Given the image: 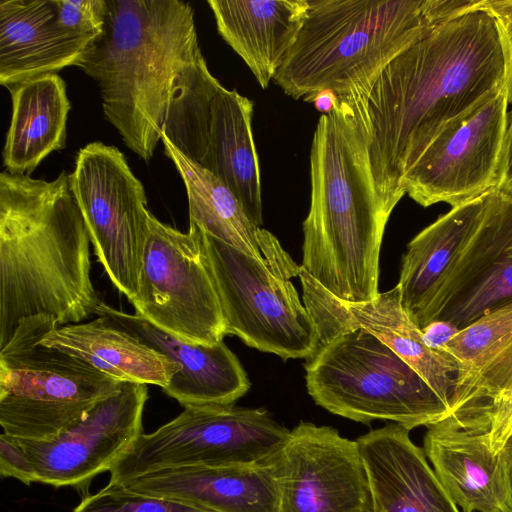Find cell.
Segmentation results:
<instances>
[{
    "label": "cell",
    "mask_w": 512,
    "mask_h": 512,
    "mask_svg": "<svg viewBox=\"0 0 512 512\" xmlns=\"http://www.w3.org/2000/svg\"><path fill=\"white\" fill-rule=\"evenodd\" d=\"M507 82L497 23L477 6L431 30L393 59L368 95L376 191L392 212L402 179L452 121Z\"/></svg>",
    "instance_id": "cell-1"
},
{
    "label": "cell",
    "mask_w": 512,
    "mask_h": 512,
    "mask_svg": "<svg viewBox=\"0 0 512 512\" xmlns=\"http://www.w3.org/2000/svg\"><path fill=\"white\" fill-rule=\"evenodd\" d=\"M369 93L339 96L334 109L320 116L310 151V209L302 224L301 268L349 303L380 293V250L391 215L372 173Z\"/></svg>",
    "instance_id": "cell-2"
},
{
    "label": "cell",
    "mask_w": 512,
    "mask_h": 512,
    "mask_svg": "<svg viewBox=\"0 0 512 512\" xmlns=\"http://www.w3.org/2000/svg\"><path fill=\"white\" fill-rule=\"evenodd\" d=\"M90 244L70 174L1 172L0 349L23 318L46 314L65 326L96 314Z\"/></svg>",
    "instance_id": "cell-3"
},
{
    "label": "cell",
    "mask_w": 512,
    "mask_h": 512,
    "mask_svg": "<svg viewBox=\"0 0 512 512\" xmlns=\"http://www.w3.org/2000/svg\"><path fill=\"white\" fill-rule=\"evenodd\" d=\"M103 33L80 68L98 85L105 118L149 161L174 86L201 52L194 9L181 0H107Z\"/></svg>",
    "instance_id": "cell-4"
},
{
    "label": "cell",
    "mask_w": 512,
    "mask_h": 512,
    "mask_svg": "<svg viewBox=\"0 0 512 512\" xmlns=\"http://www.w3.org/2000/svg\"><path fill=\"white\" fill-rule=\"evenodd\" d=\"M307 19L273 82L308 102L370 89L400 53L479 0H308Z\"/></svg>",
    "instance_id": "cell-5"
},
{
    "label": "cell",
    "mask_w": 512,
    "mask_h": 512,
    "mask_svg": "<svg viewBox=\"0 0 512 512\" xmlns=\"http://www.w3.org/2000/svg\"><path fill=\"white\" fill-rule=\"evenodd\" d=\"M304 369L313 401L356 422L385 420L411 430L435 424L451 412L413 368L364 328L320 342Z\"/></svg>",
    "instance_id": "cell-6"
},
{
    "label": "cell",
    "mask_w": 512,
    "mask_h": 512,
    "mask_svg": "<svg viewBox=\"0 0 512 512\" xmlns=\"http://www.w3.org/2000/svg\"><path fill=\"white\" fill-rule=\"evenodd\" d=\"M50 315L21 319L0 349V424L16 439L49 441L122 385L89 363L46 346Z\"/></svg>",
    "instance_id": "cell-7"
},
{
    "label": "cell",
    "mask_w": 512,
    "mask_h": 512,
    "mask_svg": "<svg viewBox=\"0 0 512 512\" xmlns=\"http://www.w3.org/2000/svg\"><path fill=\"white\" fill-rule=\"evenodd\" d=\"M253 106L249 98L222 86L200 53L174 86L162 136L223 182L248 217L261 227V177L252 130Z\"/></svg>",
    "instance_id": "cell-8"
},
{
    "label": "cell",
    "mask_w": 512,
    "mask_h": 512,
    "mask_svg": "<svg viewBox=\"0 0 512 512\" xmlns=\"http://www.w3.org/2000/svg\"><path fill=\"white\" fill-rule=\"evenodd\" d=\"M199 236L227 335L284 360L313 356L320 345L319 334L290 281L294 276L200 228Z\"/></svg>",
    "instance_id": "cell-9"
},
{
    "label": "cell",
    "mask_w": 512,
    "mask_h": 512,
    "mask_svg": "<svg viewBox=\"0 0 512 512\" xmlns=\"http://www.w3.org/2000/svg\"><path fill=\"white\" fill-rule=\"evenodd\" d=\"M290 430L264 408L189 406L152 433H142L117 460L110 483L169 468L269 462Z\"/></svg>",
    "instance_id": "cell-10"
},
{
    "label": "cell",
    "mask_w": 512,
    "mask_h": 512,
    "mask_svg": "<svg viewBox=\"0 0 512 512\" xmlns=\"http://www.w3.org/2000/svg\"><path fill=\"white\" fill-rule=\"evenodd\" d=\"M70 184L98 262L131 301L149 234L145 189L124 154L100 141L81 148Z\"/></svg>",
    "instance_id": "cell-11"
},
{
    "label": "cell",
    "mask_w": 512,
    "mask_h": 512,
    "mask_svg": "<svg viewBox=\"0 0 512 512\" xmlns=\"http://www.w3.org/2000/svg\"><path fill=\"white\" fill-rule=\"evenodd\" d=\"M129 302L136 314L182 341L215 345L227 335L194 224L183 233L150 214L138 291Z\"/></svg>",
    "instance_id": "cell-12"
},
{
    "label": "cell",
    "mask_w": 512,
    "mask_h": 512,
    "mask_svg": "<svg viewBox=\"0 0 512 512\" xmlns=\"http://www.w3.org/2000/svg\"><path fill=\"white\" fill-rule=\"evenodd\" d=\"M509 103L505 85L448 124L403 176L404 193L453 208L496 188Z\"/></svg>",
    "instance_id": "cell-13"
},
{
    "label": "cell",
    "mask_w": 512,
    "mask_h": 512,
    "mask_svg": "<svg viewBox=\"0 0 512 512\" xmlns=\"http://www.w3.org/2000/svg\"><path fill=\"white\" fill-rule=\"evenodd\" d=\"M270 463L281 512H372L359 444L333 427L301 421Z\"/></svg>",
    "instance_id": "cell-14"
},
{
    "label": "cell",
    "mask_w": 512,
    "mask_h": 512,
    "mask_svg": "<svg viewBox=\"0 0 512 512\" xmlns=\"http://www.w3.org/2000/svg\"><path fill=\"white\" fill-rule=\"evenodd\" d=\"M147 385L122 382L81 420L49 441L16 439L32 462L37 482L81 486L110 471L142 434Z\"/></svg>",
    "instance_id": "cell-15"
},
{
    "label": "cell",
    "mask_w": 512,
    "mask_h": 512,
    "mask_svg": "<svg viewBox=\"0 0 512 512\" xmlns=\"http://www.w3.org/2000/svg\"><path fill=\"white\" fill-rule=\"evenodd\" d=\"M512 303V194L493 188L483 214L427 310L459 330ZM421 328V329H422Z\"/></svg>",
    "instance_id": "cell-16"
},
{
    "label": "cell",
    "mask_w": 512,
    "mask_h": 512,
    "mask_svg": "<svg viewBox=\"0 0 512 512\" xmlns=\"http://www.w3.org/2000/svg\"><path fill=\"white\" fill-rule=\"evenodd\" d=\"M96 315L108 318L180 366L163 391L183 407L231 405L251 387L238 357L222 341L198 345L182 341L142 316L100 301Z\"/></svg>",
    "instance_id": "cell-17"
},
{
    "label": "cell",
    "mask_w": 512,
    "mask_h": 512,
    "mask_svg": "<svg viewBox=\"0 0 512 512\" xmlns=\"http://www.w3.org/2000/svg\"><path fill=\"white\" fill-rule=\"evenodd\" d=\"M409 431L390 422L356 439L372 512H461Z\"/></svg>",
    "instance_id": "cell-18"
},
{
    "label": "cell",
    "mask_w": 512,
    "mask_h": 512,
    "mask_svg": "<svg viewBox=\"0 0 512 512\" xmlns=\"http://www.w3.org/2000/svg\"><path fill=\"white\" fill-rule=\"evenodd\" d=\"M119 485L130 492L212 512H281L278 485L270 461L169 468Z\"/></svg>",
    "instance_id": "cell-19"
},
{
    "label": "cell",
    "mask_w": 512,
    "mask_h": 512,
    "mask_svg": "<svg viewBox=\"0 0 512 512\" xmlns=\"http://www.w3.org/2000/svg\"><path fill=\"white\" fill-rule=\"evenodd\" d=\"M94 41L60 26L54 0H1L0 83L81 67Z\"/></svg>",
    "instance_id": "cell-20"
},
{
    "label": "cell",
    "mask_w": 512,
    "mask_h": 512,
    "mask_svg": "<svg viewBox=\"0 0 512 512\" xmlns=\"http://www.w3.org/2000/svg\"><path fill=\"white\" fill-rule=\"evenodd\" d=\"M423 450L462 512H503V457L486 434L447 417L427 427Z\"/></svg>",
    "instance_id": "cell-21"
},
{
    "label": "cell",
    "mask_w": 512,
    "mask_h": 512,
    "mask_svg": "<svg viewBox=\"0 0 512 512\" xmlns=\"http://www.w3.org/2000/svg\"><path fill=\"white\" fill-rule=\"evenodd\" d=\"M165 155L186 188L189 223L204 233L273 267L299 276L301 267L268 230L257 226L231 190L212 173L192 162L164 136Z\"/></svg>",
    "instance_id": "cell-22"
},
{
    "label": "cell",
    "mask_w": 512,
    "mask_h": 512,
    "mask_svg": "<svg viewBox=\"0 0 512 512\" xmlns=\"http://www.w3.org/2000/svg\"><path fill=\"white\" fill-rule=\"evenodd\" d=\"M218 33L266 89L307 19L308 0H208Z\"/></svg>",
    "instance_id": "cell-23"
},
{
    "label": "cell",
    "mask_w": 512,
    "mask_h": 512,
    "mask_svg": "<svg viewBox=\"0 0 512 512\" xmlns=\"http://www.w3.org/2000/svg\"><path fill=\"white\" fill-rule=\"evenodd\" d=\"M488 193L451 208L408 243L397 285L404 311L420 329L427 310L474 232Z\"/></svg>",
    "instance_id": "cell-24"
},
{
    "label": "cell",
    "mask_w": 512,
    "mask_h": 512,
    "mask_svg": "<svg viewBox=\"0 0 512 512\" xmlns=\"http://www.w3.org/2000/svg\"><path fill=\"white\" fill-rule=\"evenodd\" d=\"M46 346L79 358L118 382L166 388L180 366L108 318L57 326L42 339Z\"/></svg>",
    "instance_id": "cell-25"
},
{
    "label": "cell",
    "mask_w": 512,
    "mask_h": 512,
    "mask_svg": "<svg viewBox=\"0 0 512 512\" xmlns=\"http://www.w3.org/2000/svg\"><path fill=\"white\" fill-rule=\"evenodd\" d=\"M7 89L12 116L3 148V164L12 174L30 175L53 151L66 145V124L71 103L65 81L44 74Z\"/></svg>",
    "instance_id": "cell-26"
},
{
    "label": "cell",
    "mask_w": 512,
    "mask_h": 512,
    "mask_svg": "<svg viewBox=\"0 0 512 512\" xmlns=\"http://www.w3.org/2000/svg\"><path fill=\"white\" fill-rule=\"evenodd\" d=\"M511 345L512 303L482 316L459 330L438 351L456 364L457 380L454 394L468 386Z\"/></svg>",
    "instance_id": "cell-27"
},
{
    "label": "cell",
    "mask_w": 512,
    "mask_h": 512,
    "mask_svg": "<svg viewBox=\"0 0 512 512\" xmlns=\"http://www.w3.org/2000/svg\"><path fill=\"white\" fill-rule=\"evenodd\" d=\"M73 512H212L162 497L130 492L119 484L108 483L85 497Z\"/></svg>",
    "instance_id": "cell-28"
},
{
    "label": "cell",
    "mask_w": 512,
    "mask_h": 512,
    "mask_svg": "<svg viewBox=\"0 0 512 512\" xmlns=\"http://www.w3.org/2000/svg\"><path fill=\"white\" fill-rule=\"evenodd\" d=\"M58 22L75 35L97 39L104 31L107 0H54Z\"/></svg>",
    "instance_id": "cell-29"
},
{
    "label": "cell",
    "mask_w": 512,
    "mask_h": 512,
    "mask_svg": "<svg viewBox=\"0 0 512 512\" xmlns=\"http://www.w3.org/2000/svg\"><path fill=\"white\" fill-rule=\"evenodd\" d=\"M464 427L486 434L493 451L500 453L512 437V381L475 421Z\"/></svg>",
    "instance_id": "cell-30"
},
{
    "label": "cell",
    "mask_w": 512,
    "mask_h": 512,
    "mask_svg": "<svg viewBox=\"0 0 512 512\" xmlns=\"http://www.w3.org/2000/svg\"><path fill=\"white\" fill-rule=\"evenodd\" d=\"M0 474L26 485L37 482L35 468L27 453L14 437L5 433L0 435Z\"/></svg>",
    "instance_id": "cell-31"
},
{
    "label": "cell",
    "mask_w": 512,
    "mask_h": 512,
    "mask_svg": "<svg viewBox=\"0 0 512 512\" xmlns=\"http://www.w3.org/2000/svg\"><path fill=\"white\" fill-rule=\"evenodd\" d=\"M482 6L493 16L507 55V92L512 101V0H482Z\"/></svg>",
    "instance_id": "cell-32"
},
{
    "label": "cell",
    "mask_w": 512,
    "mask_h": 512,
    "mask_svg": "<svg viewBox=\"0 0 512 512\" xmlns=\"http://www.w3.org/2000/svg\"><path fill=\"white\" fill-rule=\"evenodd\" d=\"M421 331L425 345L438 352L459 332V329L449 321L435 320L423 327Z\"/></svg>",
    "instance_id": "cell-33"
},
{
    "label": "cell",
    "mask_w": 512,
    "mask_h": 512,
    "mask_svg": "<svg viewBox=\"0 0 512 512\" xmlns=\"http://www.w3.org/2000/svg\"><path fill=\"white\" fill-rule=\"evenodd\" d=\"M497 189L512 194V110L508 112Z\"/></svg>",
    "instance_id": "cell-34"
},
{
    "label": "cell",
    "mask_w": 512,
    "mask_h": 512,
    "mask_svg": "<svg viewBox=\"0 0 512 512\" xmlns=\"http://www.w3.org/2000/svg\"><path fill=\"white\" fill-rule=\"evenodd\" d=\"M504 464L505 500L503 512H512V437L501 451Z\"/></svg>",
    "instance_id": "cell-35"
},
{
    "label": "cell",
    "mask_w": 512,
    "mask_h": 512,
    "mask_svg": "<svg viewBox=\"0 0 512 512\" xmlns=\"http://www.w3.org/2000/svg\"><path fill=\"white\" fill-rule=\"evenodd\" d=\"M308 102L314 103V107L322 114H329L338 102V96L332 90H322L316 93Z\"/></svg>",
    "instance_id": "cell-36"
}]
</instances>
